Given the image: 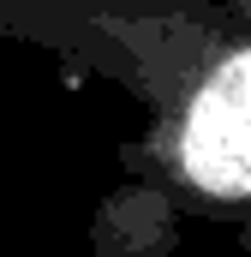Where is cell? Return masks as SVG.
<instances>
[{
  "mask_svg": "<svg viewBox=\"0 0 251 257\" xmlns=\"http://www.w3.org/2000/svg\"><path fill=\"white\" fill-rule=\"evenodd\" d=\"M191 174L215 192L251 186V60H233L191 120Z\"/></svg>",
  "mask_w": 251,
  "mask_h": 257,
  "instance_id": "6da1fadb",
  "label": "cell"
}]
</instances>
